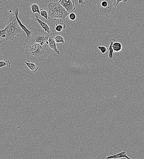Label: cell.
<instances>
[{"label":"cell","instance_id":"6da1fadb","mask_svg":"<svg viewBox=\"0 0 144 159\" xmlns=\"http://www.w3.org/2000/svg\"><path fill=\"white\" fill-rule=\"evenodd\" d=\"M25 47V53L27 58L36 62L45 60L51 52L49 44L47 43L42 45L30 42Z\"/></svg>","mask_w":144,"mask_h":159},{"label":"cell","instance_id":"7a4b0ae2","mask_svg":"<svg viewBox=\"0 0 144 159\" xmlns=\"http://www.w3.org/2000/svg\"><path fill=\"white\" fill-rule=\"evenodd\" d=\"M4 26V29L0 31V36L5 35L6 40L12 41L16 36L20 37L23 29L19 26L15 15L7 17Z\"/></svg>","mask_w":144,"mask_h":159},{"label":"cell","instance_id":"3957f363","mask_svg":"<svg viewBox=\"0 0 144 159\" xmlns=\"http://www.w3.org/2000/svg\"><path fill=\"white\" fill-rule=\"evenodd\" d=\"M96 4L98 12L101 15L107 16L115 14L116 8L114 0H100Z\"/></svg>","mask_w":144,"mask_h":159},{"label":"cell","instance_id":"277c9868","mask_svg":"<svg viewBox=\"0 0 144 159\" xmlns=\"http://www.w3.org/2000/svg\"><path fill=\"white\" fill-rule=\"evenodd\" d=\"M32 34L29 41L30 42L38 43L42 45L47 43L49 44L48 40L50 35L41 29L32 27L30 30Z\"/></svg>","mask_w":144,"mask_h":159},{"label":"cell","instance_id":"5b68a950","mask_svg":"<svg viewBox=\"0 0 144 159\" xmlns=\"http://www.w3.org/2000/svg\"><path fill=\"white\" fill-rule=\"evenodd\" d=\"M56 1H53L50 2L47 6V10L49 19L55 21L59 17L55 6Z\"/></svg>","mask_w":144,"mask_h":159},{"label":"cell","instance_id":"8992f818","mask_svg":"<svg viewBox=\"0 0 144 159\" xmlns=\"http://www.w3.org/2000/svg\"><path fill=\"white\" fill-rule=\"evenodd\" d=\"M57 11L58 14L60 21L61 22L64 21L66 17L70 13L58 2L56 1L55 3Z\"/></svg>","mask_w":144,"mask_h":159},{"label":"cell","instance_id":"52a82bcc","mask_svg":"<svg viewBox=\"0 0 144 159\" xmlns=\"http://www.w3.org/2000/svg\"><path fill=\"white\" fill-rule=\"evenodd\" d=\"M19 13V9L16 7H15L13 9V13L16 16L19 26L26 33L27 36V39L29 40L31 37L32 32L31 30H29L22 23L21 21L18 17Z\"/></svg>","mask_w":144,"mask_h":159},{"label":"cell","instance_id":"ba28073f","mask_svg":"<svg viewBox=\"0 0 144 159\" xmlns=\"http://www.w3.org/2000/svg\"><path fill=\"white\" fill-rule=\"evenodd\" d=\"M59 3L69 13H73L75 10L73 0H62Z\"/></svg>","mask_w":144,"mask_h":159},{"label":"cell","instance_id":"9c48e42d","mask_svg":"<svg viewBox=\"0 0 144 159\" xmlns=\"http://www.w3.org/2000/svg\"><path fill=\"white\" fill-rule=\"evenodd\" d=\"M35 19L36 21L38 22L41 27L47 32L49 35H50L52 31V29L47 24L42 21L39 18L38 15L36 13L35 14Z\"/></svg>","mask_w":144,"mask_h":159},{"label":"cell","instance_id":"30bf717a","mask_svg":"<svg viewBox=\"0 0 144 159\" xmlns=\"http://www.w3.org/2000/svg\"><path fill=\"white\" fill-rule=\"evenodd\" d=\"M48 42L49 46L52 50L57 54L60 55V52L57 48L56 42L54 40L52 34L50 35Z\"/></svg>","mask_w":144,"mask_h":159},{"label":"cell","instance_id":"8fae6325","mask_svg":"<svg viewBox=\"0 0 144 159\" xmlns=\"http://www.w3.org/2000/svg\"><path fill=\"white\" fill-rule=\"evenodd\" d=\"M125 158L129 159H131L127 155V151L125 150L117 154L108 156L105 158V159L122 158Z\"/></svg>","mask_w":144,"mask_h":159},{"label":"cell","instance_id":"7c38bea8","mask_svg":"<svg viewBox=\"0 0 144 159\" xmlns=\"http://www.w3.org/2000/svg\"><path fill=\"white\" fill-rule=\"evenodd\" d=\"M116 42V40L113 39L110 41V45L109 47V54L108 55L109 58L108 61L111 62H113L115 60V57L113 56L114 53V51L113 49V45Z\"/></svg>","mask_w":144,"mask_h":159},{"label":"cell","instance_id":"4fadbf2b","mask_svg":"<svg viewBox=\"0 0 144 159\" xmlns=\"http://www.w3.org/2000/svg\"><path fill=\"white\" fill-rule=\"evenodd\" d=\"M52 34L54 40L57 43H64L65 40L64 38L62 35L58 32L53 33Z\"/></svg>","mask_w":144,"mask_h":159},{"label":"cell","instance_id":"5bb4252c","mask_svg":"<svg viewBox=\"0 0 144 159\" xmlns=\"http://www.w3.org/2000/svg\"><path fill=\"white\" fill-rule=\"evenodd\" d=\"M25 63L32 72L36 73L38 71L39 68L35 63H28L26 61Z\"/></svg>","mask_w":144,"mask_h":159},{"label":"cell","instance_id":"9a60e30c","mask_svg":"<svg viewBox=\"0 0 144 159\" xmlns=\"http://www.w3.org/2000/svg\"><path fill=\"white\" fill-rule=\"evenodd\" d=\"M114 53L120 52L122 49V45L119 42H115L113 45Z\"/></svg>","mask_w":144,"mask_h":159},{"label":"cell","instance_id":"2e32d148","mask_svg":"<svg viewBox=\"0 0 144 159\" xmlns=\"http://www.w3.org/2000/svg\"><path fill=\"white\" fill-rule=\"evenodd\" d=\"M30 7L33 13L35 14L36 13H38L40 15L39 7L37 3L31 4Z\"/></svg>","mask_w":144,"mask_h":159},{"label":"cell","instance_id":"e0dca14e","mask_svg":"<svg viewBox=\"0 0 144 159\" xmlns=\"http://www.w3.org/2000/svg\"><path fill=\"white\" fill-rule=\"evenodd\" d=\"M66 27V25L63 22L59 24H57L55 28V30L58 32H61L63 30L65 29Z\"/></svg>","mask_w":144,"mask_h":159},{"label":"cell","instance_id":"ac0fdd59","mask_svg":"<svg viewBox=\"0 0 144 159\" xmlns=\"http://www.w3.org/2000/svg\"><path fill=\"white\" fill-rule=\"evenodd\" d=\"M97 47L98 49L101 50V52L103 54H107L109 52V49L106 45H103L101 46H98Z\"/></svg>","mask_w":144,"mask_h":159},{"label":"cell","instance_id":"d6986e66","mask_svg":"<svg viewBox=\"0 0 144 159\" xmlns=\"http://www.w3.org/2000/svg\"><path fill=\"white\" fill-rule=\"evenodd\" d=\"M40 15L47 20L49 19L48 11L45 8H42L40 10Z\"/></svg>","mask_w":144,"mask_h":159},{"label":"cell","instance_id":"ffe728a7","mask_svg":"<svg viewBox=\"0 0 144 159\" xmlns=\"http://www.w3.org/2000/svg\"><path fill=\"white\" fill-rule=\"evenodd\" d=\"M10 67L11 66V63L9 61L4 60L0 62V67H3L4 66Z\"/></svg>","mask_w":144,"mask_h":159},{"label":"cell","instance_id":"44dd1931","mask_svg":"<svg viewBox=\"0 0 144 159\" xmlns=\"http://www.w3.org/2000/svg\"><path fill=\"white\" fill-rule=\"evenodd\" d=\"M69 18L71 21H74L76 18V14L73 13H70L69 15Z\"/></svg>","mask_w":144,"mask_h":159},{"label":"cell","instance_id":"7402d4cb","mask_svg":"<svg viewBox=\"0 0 144 159\" xmlns=\"http://www.w3.org/2000/svg\"><path fill=\"white\" fill-rule=\"evenodd\" d=\"M62 0H59L58 2L59 3ZM85 0H78L79 3L82 7H83L85 4Z\"/></svg>","mask_w":144,"mask_h":159},{"label":"cell","instance_id":"603a6c76","mask_svg":"<svg viewBox=\"0 0 144 159\" xmlns=\"http://www.w3.org/2000/svg\"><path fill=\"white\" fill-rule=\"evenodd\" d=\"M128 0H117V4L115 6V8H116L120 2H123L124 3H125L127 2Z\"/></svg>","mask_w":144,"mask_h":159}]
</instances>
